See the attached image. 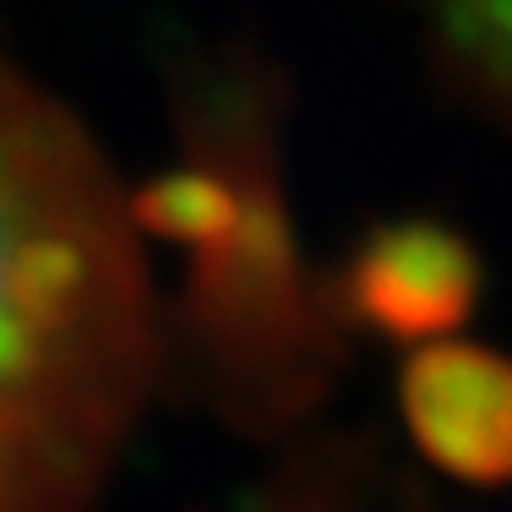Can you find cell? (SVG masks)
Returning a JSON list of instances; mask_svg holds the SVG:
<instances>
[{"mask_svg": "<svg viewBox=\"0 0 512 512\" xmlns=\"http://www.w3.org/2000/svg\"><path fill=\"white\" fill-rule=\"evenodd\" d=\"M404 414L420 453L474 485L512 480V360L474 344H431L404 371Z\"/></svg>", "mask_w": 512, "mask_h": 512, "instance_id": "2", "label": "cell"}, {"mask_svg": "<svg viewBox=\"0 0 512 512\" xmlns=\"http://www.w3.org/2000/svg\"><path fill=\"white\" fill-rule=\"evenodd\" d=\"M137 278L71 137L0 93V512H66L137 376Z\"/></svg>", "mask_w": 512, "mask_h": 512, "instance_id": "1", "label": "cell"}, {"mask_svg": "<svg viewBox=\"0 0 512 512\" xmlns=\"http://www.w3.org/2000/svg\"><path fill=\"white\" fill-rule=\"evenodd\" d=\"M463 77L512 115V0H431Z\"/></svg>", "mask_w": 512, "mask_h": 512, "instance_id": "5", "label": "cell"}, {"mask_svg": "<svg viewBox=\"0 0 512 512\" xmlns=\"http://www.w3.org/2000/svg\"><path fill=\"white\" fill-rule=\"evenodd\" d=\"M278 512H327L322 502H295V507H278Z\"/></svg>", "mask_w": 512, "mask_h": 512, "instance_id": "6", "label": "cell"}, {"mask_svg": "<svg viewBox=\"0 0 512 512\" xmlns=\"http://www.w3.org/2000/svg\"><path fill=\"white\" fill-rule=\"evenodd\" d=\"M474 289H480L474 251L463 246V235L431 218L382 224L355 251L344 278V300L393 338L453 333L474 306Z\"/></svg>", "mask_w": 512, "mask_h": 512, "instance_id": "3", "label": "cell"}, {"mask_svg": "<svg viewBox=\"0 0 512 512\" xmlns=\"http://www.w3.org/2000/svg\"><path fill=\"white\" fill-rule=\"evenodd\" d=\"M246 197L251 191H240L229 175L197 164V169H175V175L142 186L137 202H131V213H137V224L153 229L158 240H175V246L202 256V251H213L218 240H229V229L246 213Z\"/></svg>", "mask_w": 512, "mask_h": 512, "instance_id": "4", "label": "cell"}]
</instances>
